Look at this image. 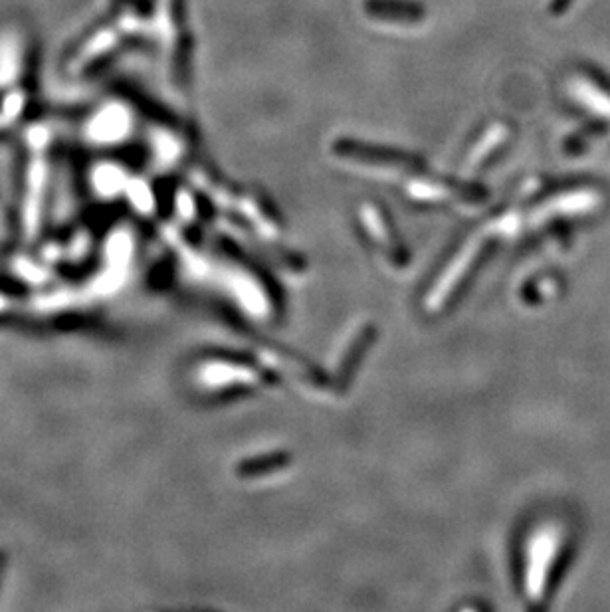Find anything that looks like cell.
<instances>
[{
	"mask_svg": "<svg viewBox=\"0 0 610 612\" xmlns=\"http://www.w3.org/2000/svg\"><path fill=\"white\" fill-rule=\"evenodd\" d=\"M48 131L44 127H32L28 131V143L32 149V161L28 167V189L24 201V230L28 238H34L40 228L44 191L48 179V165L44 159V149L48 145Z\"/></svg>",
	"mask_w": 610,
	"mask_h": 612,
	"instance_id": "cell-1",
	"label": "cell"
},
{
	"mask_svg": "<svg viewBox=\"0 0 610 612\" xmlns=\"http://www.w3.org/2000/svg\"><path fill=\"white\" fill-rule=\"evenodd\" d=\"M573 94L610 123V84L595 72H581L573 82Z\"/></svg>",
	"mask_w": 610,
	"mask_h": 612,
	"instance_id": "cell-2",
	"label": "cell"
},
{
	"mask_svg": "<svg viewBox=\"0 0 610 612\" xmlns=\"http://www.w3.org/2000/svg\"><path fill=\"white\" fill-rule=\"evenodd\" d=\"M119 40V30L117 28H107L98 32L82 50L80 54L76 56V60L72 62V72H78L82 68H86L90 62H94L96 58H100L102 54H105L107 50H111Z\"/></svg>",
	"mask_w": 610,
	"mask_h": 612,
	"instance_id": "cell-3",
	"label": "cell"
},
{
	"mask_svg": "<svg viewBox=\"0 0 610 612\" xmlns=\"http://www.w3.org/2000/svg\"><path fill=\"white\" fill-rule=\"evenodd\" d=\"M20 72V46L14 36L0 40V86L12 84Z\"/></svg>",
	"mask_w": 610,
	"mask_h": 612,
	"instance_id": "cell-4",
	"label": "cell"
},
{
	"mask_svg": "<svg viewBox=\"0 0 610 612\" xmlns=\"http://www.w3.org/2000/svg\"><path fill=\"white\" fill-rule=\"evenodd\" d=\"M367 12L383 20L414 22L418 18V8L408 6L405 2H395V0H371L367 2Z\"/></svg>",
	"mask_w": 610,
	"mask_h": 612,
	"instance_id": "cell-5",
	"label": "cell"
},
{
	"mask_svg": "<svg viewBox=\"0 0 610 612\" xmlns=\"http://www.w3.org/2000/svg\"><path fill=\"white\" fill-rule=\"evenodd\" d=\"M127 127L125 115L119 109H107L102 117L94 123V137L102 141H113L121 135V131Z\"/></svg>",
	"mask_w": 610,
	"mask_h": 612,
	"instance_id": "cell-6",
	"label": "cell"
},
{
	"mask_svg": "<svg viewBox=\"0 0 610 612\" xmlns=\"http://www.w3.org/2000/svg\"><path fill=\"white\" fill-rule=\"evenodd\" d=\"M24 111V94L20 90H12L0 109V129L14 123V119Z\"/></svg>",
	"mask_w": 610,
	"mask_h": 612,
	"instance_id": "cell-7",
	"label": "cell"
},
{
	"mask_svg": "<svg viewBox=\"0 0 610 612\" xmlns=\"http://www.w3.org/2000/svg\"><path fill=\"white\" fill-rule=\"evenodd\" d=\"M123 185V177L121 171L113 169V167H103L96 173V187L103 195H113L119 191V187Z\"/></svg>",
	"mask_w": 610,
	"mask_h": 612,
	"instance_id": "cell-8",
	"label": "cell"
},
{
	"mask_svg": "<svg viewBox=\"0 0 610 612\" xmlns=\"http://www.w3.org/2000/svg\"><path fill=\"white\" fill-rule=\"evenodd\" d=\"M16 272L26 280V282H32V284H40L44 282L46 274L36 266V264H30L26 260H18L16 262Z\"/></svg>",
	"mask_w": 610,
	"mask_h": 612,
	"instance_id": "cell-9",
	"label": "cell"
},
{
	"mask_svg": "<svg viewBox=\"0 0 610 612\" xmlns=\"http://www.w3.org/2000/svg\"><path fill=\"white\" fill-rule=\"evenodd\" d=\"M573 2H575V0H551V2H549V10H551L553 16H561V14H565V12L569 10V6H571Z\"/></svg>",
	"mask_w": 610,
	"mask_h": 612,
	"instance_id": "cell-10",
	"label": "cell"
},
{
	"mask_svg": "<svg viewBox=\"0 0 610 612\" xmlns=\"http://www.w3.org/2000/svg\"><path fill=\"white\" fill-rule=\"evenodd\" d=\"M6 306H8L6 298H4V296H0V311H2V309H6Z\"/></svg>",
	"mask_w": 610,
	"mask_h": 612,
	"instance_id": "cell-11",
	"label": "cell"
}]
</instances>
